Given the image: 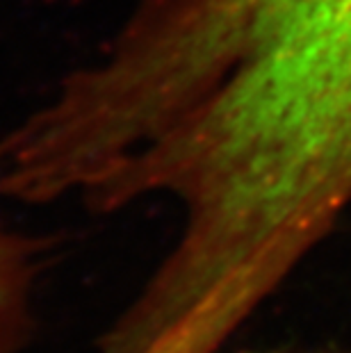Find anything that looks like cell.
Returning a JSON list of instances; mask_svg holds the SVG:
<instances>
[{
  "instance_id": "obj_1",
  "label": "cell",
  "mask_w": 351,
  "mask_h": 353,
  "mask_svg": "<svg viewBox=\"0 0 351 353\" xmlns=\"http://www.w3.org/2000/svg\"><path fill=\"white\" fill-rule=\"evenodd\" d=\"M194 41L253 121L351 176V0H183Z\"/></svg>"
},
{
  "instance_id": "obj_2",
  "label": "cell",
  "mask_w": 351,
  "mask_h": 353,
  "mask_svg": "<svg viewBox=\"0 0 351 353\" xmlns=\"http://www.w3.org/2000/svg\"><path fill=\"white\" fill-rule=\"evenodd\" d=\"M37 274L34 239L0 223V353H19L32 337Z\"/></svg>"
}]
</instances>
